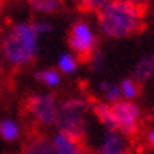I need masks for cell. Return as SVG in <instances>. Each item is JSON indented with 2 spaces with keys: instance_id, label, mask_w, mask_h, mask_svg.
<instances>
[{
  "instance_id": "603a6c76",
  "label": "cell",
  "mask_w": 154,
  "mask_h": 154,
  "mask_svg": "<svg viewBox=\"0 0 154 154\" xmlns=\"http://www.w3.org/2000/svg\"><path fill=\"white\" fill-rule=\"evenodd\" d=\"M151 116H152V120H154V102H152V106H151Z\"/></svg>"
},
{
  "instance_id": "30bf717a",
  "label": "cell",
  "mask_w": 154,
  "mask_h": 154,
  "mask_svg": "<svg viewBox=\"0 0 154 154\" xmlns=\"http://www.w3.org/2000/svg\"><path fill=\"white\" fill-rule=\"evenodd\" d=\"M32 13L38 16H52L57 14L65 6V0H27Z\"/></svg>"
},
{
  "instance_id": "52a82bcc",
  "label": "cell",
  "mask_w": 154,
  "mask_h": 154,
  "mask_svg": "<svg viewBox=\"0 0 154 154\" xmlns=\"http://www.w3.org/2000/svg\"><path fill=\"white\" fill-rule=\"evenodd\" d=\"M96 154H129V142L118 131H107Z\"/></svg>"
},
{
  "instance_id": "8fae6325",
  "label": "cell",
  "mask_w": 154,
  "mask_h": 154,
  "mask_svg": "<svg viewBox=\"0 0 154 154\" xmlns=\"http://www.w3.org/2000/svg\"><path fill=\"white\" fill-rule=\"evenodd\" d=\"M134 79L138 83H145L154 79V51L138 60L134 68Z\"/></svg>"
},
{
  "instance_id": "e0dca14e",
  "label": "cell",
  "mask_w": 154,
  "mask_h": 154,
  "mask_svg": "<svg viewBox=\"0 0 154 154\" xmlns=\"http://www.w3.org/2000/svg\"><path fill=\"white\" fill-rule=\"evenodd\" d=\"M120 90L123 101H134L140 94V83L134 79V77H128L120 82Z\"/></svg>"
},
{
  "instance_id": "ac0fdd59",
  "label": "cell",
  "mask_w": 154,
  "mask_h": 154,
  "mask_svg": "<svg viewBox=\"0 0 154 154\" xmlns=\"http://www.w3.org/2000/svg\"><path fill=\"white\" fill-rule=\"evenodd\" d=\"M110 2H113V0H79L82 8L85 11H90V13H97L101 8L109 5Z\"/></svg>"
},
{
  "instance_id": "9a60e30c",
  "label": "cell",
  "mask_w": 154,
  "mask_h": 154,
  "mask_svg": "<svg viewBox=\"0 0 154 154\" xmlns=\"http://www.w3.org/2000/svg\"><path fill=\"white\" fill-rule=\"evenodd\" d=\"M99 91L102 93L104 102H107V104H115V102L123 101L120 83H110L107 80H102L99 82Z\"/></svg>"
},
{
  "instance_id": "7402d4cb",
  "label": "cell",
  "mask_w": 154,
  "mask_h": 154,
  "mask_svg": "<svg viewBox=\"0 0 154 154\" xmlns=\"http://www.w3.org/2000/svg\"><path fill=\"white\" fill-rule=\"evenodd\" d=\"M131 2H134V3H137L140 6H145V3H148L149 0H131Z\"/></svg>"
},
{
  "instance_id": "ba28073f",
  "label": "cell",
  "mask_w": 154,
  "mask_h": 154,
  "mask_svg": "<svg viewBox=\"0 0 154 154\" xmlns=\"http://www.w3.org/2000/svg\"><path fill=\"white\" fill-rule=\"evenodd\" d=\"M54 152L55 154H87L83 143L77 138H72L71 135L63 134V132L57 131L51 138Z\"/></svg>"
},
{
  "instance_id": "5b68a950",
  "label": "cell",
  "mask_w": 154,
  "mask_h": 154,
  "mask_svg": "<svg viewBox=\"0 0 154 154\" xmlns=\"http://www.w3.org/2000/svg\"><path fill=\"white\" fill-rule=\"evenodd\" d=\"M68 46L77 58L88 60L91 57L97 46V35L88 20L77 19L71 24L68 33Z\"/></svg>"
},
{
  "instance_id": "cb8c5ba5",
  "label": "cell",
  "mask_w": 154,
  "mask_h": 154,
  "mask_svg": "<svg viewBox=\"0 0 154 154\" xmlns=\"http://www.w3.org/2000/svg\"><path fill=\"white\" fill-rule=\"evenodd\" d=\"M0 75H2V57H0Z\"/></svg>"
},
{
  "instance_id": "3957f363",
  "label": "cell",
  "mask_w": 154,
  "mask_h": 154,
  "mask_svg": "<svg viewBox=\"0 0 154 154\" xmlns=\"http://www.w3.org/2000/svg\"><path fill=\"white\" fill-rule=\"evenodd\" d=\"M91 104L87 97L74 96L68 97L60 104L58 115L55 120V128L63 134L71 135L72 138L82 140L87 135L88 129V112Z\"/></svg>"
},
{
  "instance_id": "6da1fadb",
  "label": "cell",
  "mask_w": 154,
  "mask_h": 154,
  "mask_svg": "<svg viewBox=\"0 0 154 154\" xmlns=\"http://www.w3.org/2000/svg\"><path fill=\"white\" fill-rule=\"evenodd\" d=\"M97 29L109 39L134 36L145 25V10L131 0H113L96 13Z\"/></svg>"
},
{
  "instance_id": "4fadbf2b",
  "label": "cell",
  "mask_w": 154,
  "mask_h": 154,
  "mask_svg": "<svg viewBox=\"0 0 154 154\" xmlns=\"http://www.w3.org/2000/svg\"><path fill=\"white\" fill-rule=\"evenodd\" d=\"M35 80L47 88H57L61 83V72L57 68H44L35 72Z\"/></svg>"
},
{
  "instance_id": "d6986e66",
  "label": "cell",
  "mask_w": 154,
  "mask_h": 154,
  "mask_svg": "<svg viewBox=\"0 0 154 154\" xmlns=\"http://www.w3.org/2000/svg\"><path fill=\"white\" fill-rule=\"evenodd\" d=\"M32 22H33V27L36 30V33L39 35V38L44 36V35H49L54 30V25L46 19H36V20H32Z\"/></svg>"
},
{
  "instance_id": "ffe728a7",
  "label": "cell",
  "mask_w": 154,
  "mask_h": 154,
  "mask_svg": "<svg viewBox=\"0 0 154 154\" xmlns=\"http://www.w3.org/2000/svg\"><path fill=\"white\" fill-rule=\"evenodd\" d=\"M88 63L94 71H101V69L104 68V52L96 49V51L91 54V57L88 58Z\"/></svg>"
},
{
  "instance_id": "44dd1931",
  "label": "cell",
  "mask_w": 154,
  "mask_h": 154,
  "mask_svg": "<svg viewBox=\"0 0 154 154\" xmlns=\"http://www.w3.org/2000/svg\"><path fill=\"white\" fill-rule=\"evenodd\" d=\"M146 142H148L149 146H152V148H154V128L148 131V134H146Z\"/></svg>"
},
{
  "instance_id": "5bb4252c",
  "label": "cell",
  "mask_w": 154,
  "mask_h": 154,
  "mask_svg": "<svg viewBox=\"0 0 154 154\" xmlns=\"http://www.w3.org/2000/svg\"><path fill=\"white\" fill-rule=\"evenodd\" d=\"M0 137L5 142H16L20 137V126L13 118H2L0 120Z\"/></svg>"
},
{
  "instance_id": "7a4b0ae2",
  "label": "cell",
  "mask_w": 154,
  "mask_h": 154,
  "mask_svg": "<svg viewBox=\"0 0 154 154\" xmlns=\"http://www.w3.org/2000/svg\"><path fill=\"white\" fill-rule=\"evenodd\" d=\"M39 54V35L33 22L19 20L11 24L0 38V57L13 68L29 66Z\"/></svg>"
},
{
  "instance_id": "277c9868",
  "label": "cell",
  "mask_w": 154,
  "mask_h": 154,
  "mask_svg": "<svg viewBox=\"0 0 154 154\" xmlns=\"http://www.w3.org/2000/svg\"><path fill=\"white\" fill-rule=\"evenodd\" d=\"M58 109L60 102L57 96H54L52 93H35L27 97L25 101V110L29 116L38 126H43V128L55 126Z\"/></svg>"
},
{
  "instance_id": "8992f818",
  "label": "cell",
  "mask_w": 154,
  "mask_h": 154,
  "mask_svg": "<svg viewBox=\"0 0 154 154\" xmlns=\"http://www.w3.org/2000/svg\"><path fill=\"white\" fill-rule=\"evenodd\" d=\"M112 106V115L115 121V131H118L124 137L135 135L140 129L143 112L142 107L134 101H120Z\"/></svg>"
},
{
  "instance_id": "2e32d148",
  "label": "cell",
  "mask_w": 154,
  "mask_h": 154,
  "mask_svg": "<svg viewBox=\"0 0 154 154\" xmlns=\"http://www.w3.org/2000/svg\"><path fill=\"white\" fill-rule=\"evenodd\" d=\"M79 68V58L71 52H63L57 58V69L61 74H72Z\"/></svg>"
},
{
  "instance_id": "9c48e42d",
  "label": "cell",
  "mask_w": 154,
  "mask_h": 154,
  "mask_svg": "<svg viewBox=\"0 0 154 154\" xmlns=\"http://www.w3.org/2000/svg\"><path fill=\"white\" fill-rule=\"evenodd\" d=\"M20 154H55L51 138L44 135H32L22 145Z\"/></svg>"
},
{
  "instance_id": "7c38bea8",
  "label": "cell",
  "mask_w": 154,
  "mask_h": 154,
  "mask_svg": "<svg viewBox=\"0 0 154 154\" xmlns=\"http://www.w3.org/2000/svg\"><path fill=\"white\" fill-rule=\"evenodd\" d=\"M93 113L94 116L97 118V121H99L104 128L107 131H115V121H113V115H112V106L104 101H99L93 104Z\"/></svg>"
}]
</instances>
